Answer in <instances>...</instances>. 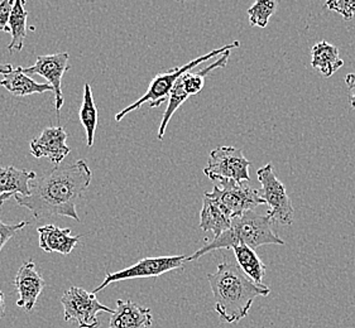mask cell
<instances>
[{
    "instance_id": "cell-1",
    "label": "cell",
    "mask_w": 355,
    "mask_h": 328,
    "mask_svg": "<svg viewBox=\"0 0 355 328\" xmlns=\"http://www.w3.org/2000/svg\"><path fill=\"white\" fill-rule=\"evenodd\" d=\"M93 172L84 159L56 167L31 183L28 196H15L19 206L36 219L66 216L80 222L76 203L92 183Z\"/></svg>"
},
{
    "instance_id": "cell-2",
    "label": "cell",
    "mask_w": 355,
    "mask_h": 328,
    "mask_svg": "<svg viewBox=\"0 0 355 328\" xmlns=\"http://www.w3.org/2000/svg\"><path fill=\"white\" fill-rule=\"evenodd\" d=\"M213 292L214 308L221 322L238 323L248 316L258 297H268L270 289L257 284L241 266L225 255L216 271L206 275Z\"/></svg>"
},
{
    "instance_id": "cell-3",
    "label": "cell",
    "mask_w": 355,
    "mask_h": 328,
    "mask_svg": "<svg viewBox=\"0 0 355 328\" xmlns=\"http://www.w3.org/2000/svg\"><path fill=\"white\" fill-rule=\"evenodd\" d=\"M272 219L268 214L259 215L254 211L234 217L232 226L224 231L220 236L214 237L211 242L206 239V244L195 251L191 257H187L186 262L198 260L207 253L214 250L230 249L236 245H248L252 249H257L263 245H284V239L272 230Z\"/></svg>"
},
{
    "instance_id": "cell-4",
    "label": "cell",
    "mask_w": 355,
    "mask_h": 328,
    "mask_svg": "<svg viewBox=\"0 0 355 328\" xmlns=\"http://www.w3.org/2000/svg\"><path fill=\"white\" fill-rule=\"evenodd\" d=\"M239 46H241V43L238 42V41H234V42L227 44V46H224V47H221V48H216V50L211 51V52L206 53L204 56L195 58V60L190 61L189 64H184V66H181V67H175V69H171L168 71L158 73L156 78L150 81L148 90L146 91V93L143 95L142 98H139V99L135 101L132 105H129L128 107H125L124 110H121L118 114L115 115V122H121V119H123L125 115L132 113V111H135L138 107H142L143 104H148L150 107H159V105H161L162 102H164L166 99L170 96L171 91H172L173 86L176 84V81H178L184 73L192 71L196 66L204 64L206 61L216 57V56L224 55L225 52L238 48Z\"/></svg>"
},
{
    "instance_id": "cell-5",
    "label": "cell",
    "mask_w": 355,
    "mask_h": 328,
    "mask_svg": "<svg viewBox=\"0 0 355 328\" xmlns=\"http://www.w3.org/2000/svg\"><path fill=\"white\" fill-rule=\"evenodd\" d=\"M257 177L261 183L259 194L270 210L272 221L277 222L284 226H291L295 219V208L292 206L291 200L287 194L284 183L277 179L273 165L266 164L257 171Z\"/></svg>"
},
{
    "instance_id": "cell-6",
    "label": "cell",
    "mask_w": 355,
    "mask_h": 328,
    "mask_svg": "<svg viewBox=\"0 0 355 328\" xmlns=\"http://www.w3.org/2000/svg\"><path fill=\"white\" fill-rule=\"evenodd\" d=\"M61 303L64 306V321L76 322L78 328H98L100 312L114 313V309L101 304L95 294L80 286L69 288L62 294Z\"/></svg>"
},
{
    "instance_id": "cell-7",
    "label": "cell",
    "mask_w": 355,
    "mask_h": 328,
    "mask_svg": "<svg viewBox=\"0 0 355 328\" xmlns=\"http://www.w3.org/2000/svg\"><path fill=\"white\" fill-rule=\"evenodd\" d=\"M250 162L244 157L242 149L234 147H219L210 152L204 174L214 183L235 181L249 182Z\"/></svg>"
},
{
    "instance_id": "cell-8",
    "label": "cell",
    "mask_w": 355,
    "mask_h": 328,
    "mask_svg": "<svg viewBox=\"0 0 355 328\" xmlns=\"http://www.w3.org/2000/svg\"><path fill=\"white\" fill-rule=\"evenodd\" d=\"M205 196L218 201L233 217H238L266 202L259 194V190H254L245 182L225 181L214 185L211 192H205Z\"/></svg>"
},
{
    "instance_id": "cell-9",
    "label": "cell",
    "mask_w": 355,
    "mask_h": 328,
    "mask_svg": "<svg viewBox=\"0 0 355 328\" xmlns=\"http://www.w3.org/2000/svg\"><path fill=\"white\" fill-rule=\"evenodd\" d=\"M187 260L186 255H173V257H146L139 260L132 266L115 273H107L104 282L94 289L93 294L99 293L112 283H118L121 280L138 278H155L168 271L182 269Z\"/></svg>"
},
{
    "instance_id": "cell-10",
    "label": "cell",
    "mask_w": 355,
    "mask_h": 328,
    "mask_svg": "<svg viewBox=\"0 0 355 328\" xmlns=\"http://www.w3.org/2000/svg\"><path fill=\"white\" fill-rule=\"evenodd\" d=\"M70 55L69 52H58L47 56H38L36 64L29 67H21L26 75H38L47 80L49 85L52 86L55 93V105L57 116L60 115L61 107H64L62 95V78L64 72L70 70Z\"/></svg>"
},
{
    "instance_id": "cell-11",
    "label": "cell",
    "mask_w": 355,
    "mask_h": 328,
    "mask_svg": "<svg viewBox=\"0 0 355 328\" xmlns=\"http://www.w3.org/2000/svg\"><path fill=\"white\" fill-rule=\"evenodd\" d=\"M66 139L67 133L62 127L43 129L42 133L29 143L31 154L36 158H49L52 163L60 164L71 152Z\"/></svg>"
},
{
    "instance_id": "cell-12",
    "label": "cell",
    "mask_w": 355,
    "mask_h": 328,
    "mask_svg": "<svg viewBox=\"0 0 355 328\" xmlns=\"http://www.w3.org/2000/svg\"><path fill=\"white\" fill-rule=\"evenodd\" d=\"M46 286L42 275L37 271L36 264L31 259L21 265L15 278V286L18 293L17 306L31 312L36 306L37 300Z\"/></svg>"
},
{
    "instance_id": "cell-13",
    "label": "cell",
    "mask_w": 355,
    "mask_h": 328,
    "mask_svg": "<svg viewBox=\"0 0 355 328\" xmlns=\"http://www.w3.org/2000/svg\"><path fill=\"white\" fill-rule=\"evenodd\" d=\"M153 316L150 308L139 307L132 300H116L109 328H150Z\"/></svg>"
},
{
    "instance_id": "cell-14",
    "label": "cell",
    "mask_w": 355,
    "mask_h": 328,
    "mask_svg": "<svg viewBox=\"0 0 355 328\" xmlns=\"http://www.w3.org/2000/svg\"><path fill=\"white\" fill-rule=\"evenodd\" d=\"M40 248L46 253H58L69 255L78 245L81 236H72L70 228H61L56 225H44L37 228Z\"/></svg>"
},
{
    "instance_id": "cell-15",
    "label": "cell",
    "mask_w": 355,
    "mask_h": 328,
    "mask_svg": "<svg viewBox=\"0 0 355 328\" xmlns=\"http://www.w3.org/2000/svg\"><path fill=\"white\" fill-rule=\"evenodd\" d=\"M233 216L218 201L204 194V203L200 212V228L205 233H214V237L220 236L232 226Z\"/></svg>"
},
{
    "instance_id": "cell-16",
    "label": "cell",
    "mask_w": 355,
    "mask_h": 328,
    "mask_svg": "<svg viewBox=\"0 0 355 328\" xmlns=\"http://www.w3.org/2000/svg\"><path fill=\"white\" fill-rule=\"evenodd\" d=\"M37 179L36 172L18 170L13 165L0 168V194L28 196L31 183Z\"/></svg>"
},
{
    "instance_id": "cell-17",
    "label": "cell",
    "mask_w": 355,
    "mask_h": 328,
    "mask_svg": "<svg viewBox=\"0 0 355 328\" xmlns=\"http://www.w3.org/2000/svg\"><path fill=\"white\" fill-rule=\"evenodd\" d=\"M0 86L7 89L8 93L24 98L33 93H43L47 91H53L52 86L49 84H40L33 79H31L28 75H26L21 67H13V70L8 72L7 75L3 76L0 81Z\"/></svg>"
},
{
    "instance_id": "cell-18",
    "label": "cell",
    "mask_w": 355,
    "mask_h": 328,
    "mask_svg": "<svg viewBox=\"0 0 355 328\" xmlns=\"http://www.w3.org/2000/svg\"><path fill=\"white\" fill-rule=\"evenodd\" d=\"M311 64L324 78H331L344 66V61L339 57L336 46L327 41H320L311 50Z\"/></svg>"
},
{
    "instance_id": "cell-19",
    "label": "cell",
    "mask_w": 355,
    "mask_h": 328,
    "mask_svg": "<svg viewBox=\"0 0 355 328\" xmlns=\"http://www.w3.org/2000/svg\"><path fill=\"white\" fill-rule=\"evenodd\" d=\"M232 250L234 253L236 264L241 266L244 274L257 284H263V278L266 275L267 268L261 257L257 255L254 249H252L248 245L241 244L232 248Z\"/></svg>"
},
{
    "instance_id": "cell-20",
    "label": "cell",
    "mask_w": 355,
    "mask_h": 328,
    "mask_svg": "<svg viewBox=\"0 0 355 328\" xmlns=\"http://www.w3.org/2000/svg\"><path fill=\"white\" fill-rule=\"evenodd\" d=\"M24 0H15V6L9 21V29L12 35V41L8 44V51L23 50L24 39L27 37V17L28 12L26 10Z\"/></svg>"
},
{
    "instance_id": "cell-21",
    "label": "cell",
    "mask_w": 355,
    "mask_h": 328,
    "mask_svg": "<svg viewBox=\"0 0 355 328\" xmlns=\"http://www.w3.org/2000/svg\"><path fill=\"white\" fill-rule=\"evenodd\" d=\"M230 52H225L224 55H221L220 57L216 58L214 62L206 66L205 69L200 70L198 72H186L185 75L181 76V81H182V85L185 89L186 93L189 96L192 95H198L201 93L202 87L205 85V80L207 78V75L210 72H213L214 70H218V69H224L227 64V60L230 56Z\"/></svg>"
},
{
    "instance_id": "cell-22",
    "label": "cell",
    "mask_w": 355,
    "mask_h": 328,
    "mask_svg": "<svg viewBox=\"0 0 355 328\" xmlns=\"http://www.w3.org/2000/svg\"><path fill=\"white\" fill-rule=\"evenodd\" d=\"M78 116H80V122L83 124V127L85 128L87 147H93L99 116H98V109L94 102L92 86L89 85L87 82L84 85V98H83V104H81L80 111H78Z\"/></svg>"
},
{
    "instance_id": "cell-23",
    "label": "cell",
    "mask_w": 355,
    "mask_h": 328,
    "mask_svg": "<svg viewBox=\"0 0 355 328\" xmlns=\"http://www.w3.org/2000/svg\"><path fill=\"white\" fill-rule=\"evenodd\" d=\"M277 3L273 0H257L248 9L249 24L252 27L266 28L268 26L270 17L275 15Z\"/></svg>"
},
{
    "instance_id": "cell-24",
    "label": "cell",
    "mask_w": 355,
    "mask_h": 328,
    "mask_svg": "<svg viewBox=\"0 0 355 328\" xmlns=\"http://www.w3.org/2000/svg\"><path fill=\"white\" fill-rule=\"evenodd\" d=\"M324 8L343 15L345 21H352L354 18L355 0H329Z\"/></svg>"
},
{
    "instance_id": "cell-25",
    "label": "cell",
    "mask_w": 355,
    "mask_h": 328,
    "mask_svg": "<svg viewBox=\"0 0 355 328\" xmlns=\"http://www.w3.org/2000/svg\"><path fill=\"white\" fill-rule=\"evenodd\" d=\"M27 225H28V222L27 221L18 222V224H15V225H9V224H4V222L0 221V251L4 248V245H6L19 230L26 228Z\"/></svg>"
},
{
    "instance_id": "cell-26",
    "label": "cell",
    "mask_w": 355,
    "mask_h": 328,
    "mask_svg": "<svg viewBox=\"0 0 355 328\" xmlns=\"http://www.w3.org/2000/svg\"><path fill=\"white\" fill-rule=\"evenodd\" d=\"M15 6V0H3L0 1V32L10 33L9 21Z\"/></svg>"
},
{
    "instance_id": "cell-27",
    "label": "cell",
    "mask_w": 355,
    "mask_h": 328,
    "mask_svg": "<svg viewBox=\"0 0 355 328\" xmlns=\"http://www.w3.org/2000/svg\"><path fill=\"white\" fill-rule=\"evenodd\" d=\"M345 84L348 86L349 102L353 109H355V72L348 73L345 76Z\"/></svg>"
},
{
    "instance_id": "cell-28",
    "label": "cell",
    "mask_w": 355,
    "mask_h": 328,
    "mask_svg": "<svg viewBox=\"0 0 355 328\" xmlns=\"http://www.w3.org/2000/svg\"><path fill=\"white\" fill-rule=\"evenodd\" d=\"M4 314H6V298H4V294L0 289V321L4 317Z\"/></svg>"
},
{
    "instance_id": "cell-29",
    "label": "cell",
    "mask_w": 355,
    "mask_h": 328,
    "mask_svg": "<svg viewBox=\"0 0 355 328\" xmlns=\"http://www.w3.org/2000/svg\"><path fill=\"white\" fill-rule=\"evenodd\" d=\"M13 70V66L12 64H0V75H7L8 72H10Z\"/></svg>"
},
{
    "instance_id": "cell-30",
    "label": "cell",
    "mask_w": 355,
    "mask_h": 328,
    "mask_svg": "<svg viewBox=\"0 0 355 328\" xmlns=\"http://www.w3.org/2000/svg\"><path fill=\"white\" fill-rule=\"evenodd\" d=\"M12 197V194H0V206L6 202V201L9 200Z\"/></svg>"
}]
</instances>
